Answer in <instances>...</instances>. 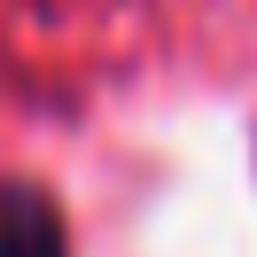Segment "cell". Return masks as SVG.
Here are the masks:
<instances>
[{"label": "cell", "instance_id": "6da1fadb", "mask_svg": "<svg viewBox=\"0 0 257 257\" xmlns=\"http://www.w3.org/2000/svg\"><path fill=\"white\" fill-rule=\"evenodd\" d=\"M0 257H70L55 203L24 179H0Z\"/></svg>", "mask_w": 257, "mask_h": 257}]
</instances>
